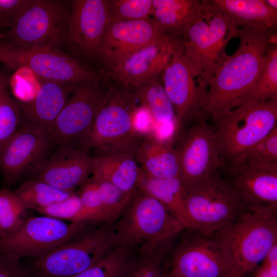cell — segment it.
Segmentation results:
<instances>
[{
  "label": "cell",
  "instance_id": "obj_17",
  "mask_svg": "<svg viewBox=\"0 0 277 277\" xmlns=\"http://www.w3.org/2000/svg\"><path fill=\"white\" fill-rule=\"evenodd\" d=\"M54 145L44 128L23 123L13 136L0 148V173L8 185L29 173L47 155Z\"/></svg>",
  "mask_w": 277,
  "mask_h": 277
},
{
  "label": "cell",
  "instance_id": "obj_1",
  "mask_svg": "<svg viewBox=\"0 0 277 277\" xmlns=\"http://www.w3.org/2000/svg\"><path fill=\"white\" fill-rule=\"evenodd\" d=\"M240 44L210 83L203 112L213 120L231 109L252 88L269 48L277 45L276 29H238Z\"/></svg>",
  "mask_w": 277,
  "mask_h": 277
},
{
  "label": "cell",
  "instance_id": "obj_11",
  "mask_svg": "<svg viewBox=\"0 0 277 277\" xmlns=\"http://www.w3.org/2000/svg\"><path fill=\"white\" fill-rule=\"evenodd\" d=\"M70 4L59 0H31L3 38L6 43L47 47H66Z\"/></svg>",
  "mask_w": 277,
  "mask_h": 277
},
{
  "label": "cell",
  "instance_id": "obj_24",
  "mask_svg": "<svg viewBox=\"0 0 277 277\" xmlns=\"http://www.w3.org/2000/svg\"><path fill=\"white\" fill-rule=\"evenodd\" d=\"M153 19L163 33L179 38L205 15L207 0H152Z\"/></svg>",
  "mask_w": 277,
  "mask_h": 277
},
{
  "label": "cell",
  "instance_id": "obj_31",
  "mask_svg": "<svg viewBox=\"0 0 277 277\" xmlns=\"http://www.w3.org/2000/svg\"><path fill=\"white\" fill-rule=\"evenodd\" d=\"M13 192L27 209H34L63 200L74 192L59 189L33 179L25 182Z\"/></svg>",
  "mask_w": 277,
  "mask_h": 277
},
{
  "label": "cell",
  "instance_id": "obj_27",
  "mask_svg": "<svg viewBox=\"0 0 277 277\" xmlns=\"http://www.w3.org/2000/svg\"><path fill=\"white\" fill-rule=\"evenodd\" d=\"M138 190L156 199L186 229L193 230L186 207V190L179 178L153 177L144 173L140 169Z\"/></svg>",
  "mask_w": 277,
  "mask_h": 277
},
{
  "label": "cell",
  "instance_id": "obj_16",
  "mask_svg": "<svg viewBox=\"0 0 277 277\" xmlns=\"http://www.w3.org/2000/svg\"><path fill=\"white\" fill-rule=\"evenodd\" d=\"M109 21L107 0L71 1L66 45L68 54L75 58L98 59Z\"/></svg>",
  "mask_w": 277,
  "mask_h": 277
},
{
  "label": "cell",
  "instance_id": "obj_42",
  "mask_svg": "<svg viewBox=\"0 0 277 277\" xmlns=\"http://www.w3.org/2000/svg\"><path fill=\"white\" fill-rule=\"evenodd\" d=\"M266 4L271 8L277 10L276 0H264Z\"/></svg>",
  "mask_w": 277,
  "mask_h": 277
},
{
  "label": "cell",
  "instance_id": "obj_2",
  "mask_svg": "<svg viewBox=\"0 0 277 277\" xmlns=\"http://www.w3.org/2000/svg\"><path fill=\"white\" fill-rule=\"evenodd\" d=\"M214 235L231 263L245 277L277 245V207L247 210Z\"/></svg>",
  "mask_w": 277,
  "mask_h": 277
},
{
  "label": "cell",
  "instance_id": "obj_3",
  "mask_svg": "<svg viewBox=\"0 0 277 277\" xmlns=\"http://www.w3.org/2000/svg\"><path fill=\"white\" fill-rule=\"evenodd\" d=\"M113 227L118 244L135 251L154 250L186 229L160 202L140 190Z\"/></svg>",
  "mask_w": 277,
  "mask_h": 277
},
{
  "label": "cell",
  "instance_id": "obj_23",
  "mask_svg": "<svg viewBox=\"0 0 277 277\" xmlns=\"http://www.w3.org/2000/svg\"><path fill=\"white\" fill-rule=\"evenodd\" d=\"M135 157L142 172L156 178H179L178 154L169 141L150 131L144 134Z\"/></svg>",
  "mask_w": 277,
  "mask_h": 277
},
{
  "label": "cell",
  "instance_id": "obj_33",
  "mask_svg": "<svg viewBox=\"0 0 277 277\" xmlns=\"http://www.w3.org/2000/svg\"><path fill=\"white\" fill-rule=\"evenodd\" d=\"M26 209L13 191L7 188L0 190V238L11 234L20 227Z\"/></svg>",
  "mask_w": 277,
  "mask_h": 277
},
{
  "label": "cell",
  "instance_id": "obj_19",
  "mask_svg": "<svg viewBox=\"0 0 277 277\" xmlns=\"http://www.w3.org/2000/svg\"><path fill=\"white\" fill-rule=\"evenodd\" d=\"M228 180L248 210L277 207V163H230Z\"/></svg>",
  "mask_w": 277,
  "mask_h": 277
},
{
  "label": "cell",
  "instance_id": "obj_26",
  "mask_svg": "<svg viewBox=\"0 0 277 277\" xmlns=\"http://www.w3.org/2000/svg\"><path fill=\"white\" fill-rule=\"evenodd\" d=\"M130 87L137 103L148 111L151 117L152 132L162 138V129H169L175 137L178 131L177 120L163 84L154 77Z\"/></svg>",
  "mask_w": 277,
  "mask_h": 277
},
{
  "label": "cell",
  "instance_id": "obj_7",
  "mask_svg": "<svg viewBox=\"0 0 277 277\" xmlns=\"http://www.w3.org/2000/svg\"><path fill=\"white\" fill-rule=\"evenodd\" d=\"M205 15L179 39L183 54L201 71L210 85L229 58L226 52L238 30L229 18L207 0Z\"/></svg>",
  "mask_w": 277,
  "mask_h": 277
},
{
  "label": "cell",
  "instance_id": "obj_38",
  "mask_svg": "<svg viewBox=\"0 0 277 277\" xmlns=\"http://www.w3.org/2000/svg\"><path fill=\"white\" fill-rule=\"evenodd\" d=\"M31 2V0H0V17L3 26L11 27Z\"/></svg>",
  "mask_w": 277,
  "mask_h": 277
},
{
  "label": "cell",
  "instance_id": "obj_39",
  "mask_svg": "<svg viewBox=\"0 0 277 277\" xmlns=\"http://www.w3.org/2000/svg\"><path fill=\"white\" fill-rule=\"evenodd\" d=\"M0 277H31L18 261L0 253Z\"/></svg>",
  "mask_w": 277,
  "mask_h": 277
},
{
  "label": "cell",
  "instance_id": "obj_43",
  "mask_svg": "<svg viewBox=\"0 0 277 277\" xmlns=\"http://www.w3.org/2000/svg\"><path fill=\"white\" fill-rule=\"evenodd\" d=\"M4 36H5V33H2L0 31V40L3 39V38L4 37Z\"/></svg>",
  "mask_w": 277,
  "mask_h": 277
},
{
  "label": "cell",
  "instance_id": "obj_22",
  "mask_svg": "<svg viewBox=\"0 0 277 277\" xmlns=\"http://www.w3.org/2000/svg\"><path fill=\"white\" fill-rule=\"evenodd\" d=\"M77 84L41 80L34 97L19 103L23 123L38 126L51 135L56 118Z\"/></svg>",
  "mask_w": 277,
  "mask_h": 277
},
{
  "label": "cell",
  "instance_id": "obj_14",
  "mask_svg": "<svg viewBox=\"0 0 277 277\" xmlns=\"http://www.w3.org/2000/svg\"><path fill=\"white\" fill-rule=\"evenodd\" d=\"M187 230L171 254L168 270L186 277H243L214 234Z\"/></svg>",
  "mask_w": 277,
  "mask_h": 277
},
{
  "label": "cell",
  "instance_id": "obj_44",
  "mask_svg": "<svg viewBox=\"0 0 277 277\" xmlns=\"http://www.w3.org/2000/svg\"><path fill=\"white\" fill-rule=\"evenodd\" d=\"M3 26L2 20L0 17V28Z\"/></svg>",
  "mask_w": 277,
  "mask_h": 277
},
{
  "label": "cell",
  "instance_id": "obj_40",
  "mask_svg": "<svg viewBox=\"0 0 277 277\" xmlns=\"http://www.w3.org/2000/svg\"><path fill=\"white\" fill-rule=\"evenodd\" d=\"M254 270L251 277H277V245Z\"/></svg>",
  "mask_w": 277,
  "mask_h": 277
},
{
  "label": "cell",
  "instance_id": "obj_37",
  "mask_svg": "<svg viewBox=\"0 0 277 277\" xmlns=\"http://www.w3.org/2000/svg\"><path fill=\"white\" fill-rule=\"evenodd\" d=\"M36 210L46 216L58 220H66L71 222H86L79 196L75 192L63 200Z\"/></svg>",
  "mask_w": 277,
  "mask_h": 277
},
{
  "label": "cell",
  "instance_id": "obj_4",
  "mask_svg": "<svg viewBox=\"0 0 277 277\" xmlns=\"http://www.w3.org/2000/svg\"><path fill=\"white\" fill-rule=\"evenodd\" d=\"M212 121L221 158L230 163L277 127V97L241 104Z\"/></svg>",
  "mask_w": 277,
  "mask_h": 277
},
{
  "label": "cell",
  "instance_id": "obj_35",
  "mask_svg": "<svg viewBox=\"0 0 277 277\" xmlns=\"http://www.w3.org/2000/svg\"><path fill=\"white\" fill-rule=\"evenodd\" d=\"M22 125L19 104L6 90L0 95V148L13 136Z\"/></svg>",
  "mask_w": 277,
  "mask_h": 277
},
{
  "label": "cell",
  "instance_id": "obj_41",
  "mask_svg": "<svg viewBox=\"0 0 277 277\" xmlns=\"http://www.w3.org/2000/svg\"><path fill=\"white\" fill-rule=\"evenodd\" d=\"M8 82L7 74L5 72L0 71V95L7 90Z\"/></svg>",
  "mask_w": 277,
  "mask_h": 277
},
{
  "label": "cell",
  "instance_id": "obj_9",
  "mask_svg": "<svg viewBox=\"0 0 277 277\" xmlns=\"http://www.w3.org/2000/svg\"><path fill=\"white\" fill-rule=\"evenodd\" d=\"M0 62L9 68L31 70L40 80L79 83L102 81L99 74L62 50L2 42Z\"/></svg>",
  "mask_w": 277,
  "mask_h": 277
},
{
  "label": "cell",
  "instance_id": "obj_8",
  "mask_svg": "<svg viewBox=\"0 0 277 277\" xmlns=\"http://www.w3.org/2000/svg\"><path fill=\"white\" fill-rule=\"evenodd\" d=\"M118 245L113 224H101L35 259L36 277H72L89 268Z\"/></svg>",
  "mask_w": 277,
  "mask_h": 277
},
{
  "label": "cell",
  "instance_id": "obj_12",
  "mask_svg": "<svg viewBox=\"0 0 277 277\" xmlns=\"http://www.w3.org/2000/svg\"><path fill=\"white\" fill-rule=\"evenodd\" d=\"M89 224H67L47 216L30 217L14 232L0 238V253L18 261L38 259L80 236Z\"/></svg>",
  "mask_w": 277,
  "mask_h": 277
},
{
  "label": "cell",
  "instance_id": "obj_29",
  "mask_svg": "<svg viewBox=\"0 0 277 277\" xmlns=\"http://www.w3.org/2000/svg\"><path fill=\"white\" fill-rule=\"evenodd\" d=\"M171 242L153 250L136 251L119 277H163Z\"/></svg>",
  "mask_w": 277,
  "mask_h": 277
},
{
  "label": "cell",
  "instance_id": "obj_32",
  "mask_svg": "<svg viewBox=\"0 0 277 277\" xmlns=\"http://www.w3.org/2000/svg\"><path fill=\"white\" fill-rule=\"evenodd\" d=\"M135 252L118 244L93 265L72 277H119Z\"/></svg>",
  "mask_w": 277,
  "mask_h": 277
},
{
  "label": "cell",
  "instance_id": "obj_6",
  "mask_svg": "<svg viewBox=\"0 0 277 277\" xmlns=\"http://www.w3.org/2000/svg\"><path fill=\"white\" fill-rule=\"evenodd\" d=\"M185 204L193 230L206 235L219 232L248 210L230 181L215 173L186 190Z\"/></svg>",
  "mask_w": 277,
  "mask_h": 277
},
{
  "label": "cell",
  "instance_id": "obj_34",
  "mask_svg": "<svg viewBox=\"0 0 277 277\" xmlns=\"http://www.w3.org/2000/svg\"><path fill=\"white\" fill-rule=\"evenodd\" d=\"M110 21L148 19L152 15V0H107Z\"/></svg>",
  "mask_w": 277,
  "mask_h": 277
},
{
  "label": "cell",
  "instance_id": "obj_13",
  "mask_svg": "<svg viewBox=\"0 0 277 277\" xmlns=\"http://www.w3.org/2000/svg\"><path fill=\"white\" fill-rule=\"evenodd\" d=\"M203 112L197 114L182 128L177 151L180 166V180L185 190L210 177L223 161L213 127L209 125Z\"/></svg>",
  "mask_w": 277,
  "mask_h": 277
},
{
  "label": "cell",
  "instance_id": "obj_30",
  "mask_svg": "<svg viewBox=\"0 0 277 277\" xmlns=\"http://www.w3.org/2000/svg\"><path fill=\"white\" fill-rule=\"evenodd\" d=\"M276 97L277 45H275L268 50L261 73L252 88L232 108L245 103L261 102Z\"/></svg>",
  "mask_w": 277,
  "mask_h": 277
},
{
  "label": "cell",
  "instance_id": "obj_28",
  "mask_svg": "<svg viewBox=\"0 0 277 277\" xmlns=\"http://www.w3.org/2000/svg\"><path fill=\"white\" fill-rule=\"evenodd\" d=\"M226 15L234 27L276 29L277 10L270 8L264 0H209Z\"/></svg>",
  "mask_w": 277,
  "mask_h": 277
},
{
  "label": "cell",
  "instance_id": "obj_15",
  "mask_svg": "<svg viewBox=\"0 0 277 277\" xmlns=\"http://www.w3.org/2000/svg\"><path fill=\"white\" fill-rule=\"evenodd\" d=\"M161 73L164 89L175 111L178 133L185 125L203 112L209 84L183 54L181 47Z\"/></svg>",
  "mask_w": 277,
  "mask_h": 277
},
{
  "label": "cell",
  "instance_id": "obj_36",
  "mask_svg": "<svg viewBox=\"0 0 277 277\" xmlns=\"http://www.w3.org/2000/svg\"><path fill=\"white\" fill-rule=\"evenodd\" d=\"M230 163L253 164L277 163V127L266 137Z\"/></svg>",
  "mask_w": 277,
  "mask_h": 277
},
{
  "label": "cell",
  "instance_id": "obj_25",
  "mask_svg": "<svg viewBox=\"0 0 277 277\" xmlns=\"http://www.w3.org/2000/svg\"><path fill=\"white\" fill-rule=\"evenodd\" d=\"M92 176L106 181L125 193L138 190L140 168L132 154L97 151L93 157Z\"/></svg>",
  "mask_w": 277,
  "mask_h": 277
},
{
  "label": "cell",
  "instance_id": "obj_18",
  "mask_svg": "<svg viewBox=\"0 0 277 277\" xmlns=\"http://www.w3.org/2000/svg\"><path fill=\"white\" fill-rule=\"evenodd\" d=\"M180 47L178 38L161 35L120 61L109 75L126 87L148 81L163 71Z\"/></svg>",
  "mask_w": 277,
  "mask_h": 277
},
{
  "label": "cell",
  "instance_id": "obj_20",
  "mask_svg": "<svg viewBox=\"0 0 277 277\" xmlns=\"http://www.w3.org/2000/svg\"><path fill=\"white\" fill-rule=\"evenodd\" d=\"M92 169L93 157L82 150L63 146L50 156L47 155L30 174L32 179L59 189L74 191L89 179Z\"/></svg>",
  "mask_w": 277,
  "mask_h": 277
},
{
  "label": "cell",
  "instance_id": "obj_10",
  "mask_svg": "<svg viewBox=\"0 0 277 277\" xmlns=\"http://www.w3.org/2000/svg\"><path fill=\"white\" fill-rule=\"evenodd\" d=\"M102 81L79 83L60 113L51 133L54 145L67 146L86 152L94 120L110 99L113 88Z\"/></svg>",
  "mask_w": 277,
  "mask_h": 277
},
{
  "label": "cell",
  "instance_id": "obj_21",
  "mask_svg": "<svg viewBox=\"0 0 277 277\" xmlns=\"http://www.w3.org/2000/svg\"><path fill=\"white\" fill-rule=\"evenodd\" d=\"M163 35L165 34L152 18L122 22L110 20L102 38L98 59L111 68Z\"/></svg>",
  "mask_w": 277,
  "mask_h": 277
},
{
  "label": "cell",
  "instance_id": "obj_5",
  "mask_svg": "<svg viewBox=\"0 0 277 277\" xmlns=\"http://www.w3.org/2000/svg\"><path fill=\"white\" fill-rule=\"evenodd\" d=\"M127 87L116 89L95 117L87 143V151H112L135 155L144 133L139 127V106Z\"/></svg>",
  "mask_w": 277,
  "mask_h": 277
}]
</instances>
